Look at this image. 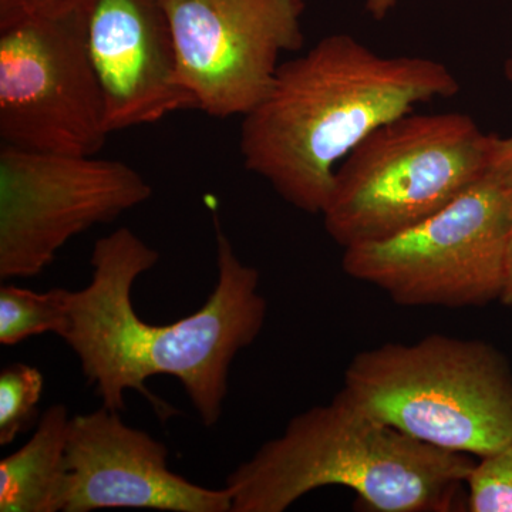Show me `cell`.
Instances as JSON below:
<instances>
[{
	"label": "cell",
	"instance_id": "1",
	"mask_svg": "<svg viewBox=\"0 0 512 512\" xmlns=\"http://www.w3.org/2000/svg\"><path fill=\"white\" fill-rule=\"evenodd\" d=\"M158 259L156 249L126 227L100 238L90 261L92 281L70 291L59 338L79 357L101 406L123 412L124 394L136 390L167 421L177 410L151 393L146 382L171 376L183 384L201 423L211 429L224 413L232 362L264 329L268 302L259 291L261 275L239 259L217 222L214 291L190 316L153 325L138 318L133 288Z\"/></svg>",
	"mask_w": 512,
	"mask_h": 512
},
{
	"label": "cell",
	"instance_id": "2",
	"mask_svg": "<svg viewBox=\"0 0 512 512\" xmlns=\"http://www.w3.org/2000/svg\"><path fill=\"white\" fill-rule=\"evenodd\" d=\"M458 92L446 64L382 56L348 33H335L281 63L265 99L242 117L239 150L245 168L282 200L320 215L336 165L357 144L416 104Z\"/></svg>",
	"mask_w": 512,
	"mask_h": 512
},
{
	"label": "cell",
	"instance_id": "3",
	"mask_svg": "<svg viewBox=\"0 0 512 512\" xmlns=\"http://www.w3.org/2000/svg\"><path fill=\"white\" fill-rule=\"evenodd\" d=\"M473 456L407 436L349 402L296 414L227 477L232 512H284L322 487L350 488L370 512H451L466 505Z\"/></svg>",
	"mask_w": 512,
	"mask_h": 512
},
{
	"label": "cell",
	"instance_id": "4",
	"mask_svg": "<svg viewBox=\"0 0 512 512\" xmlns=\"http://www.w3.org/2000/svg\"><path fill=\"white\" fill-rule=\"evenodd\" d=\"M340 393L382 423L454 453L480 458L512 439V367L485 340L436 333L362 350Z\"/></svg>",
	"mask_w": 512,
	"mask_h": 512
},
{
	"label": "cell",
	"instance_id": "5",
	"mask_svg": "<svg viewBox=\"0 0 512 512\" xmlns=\"http://www.w3.org/2000/svg\"><path fill=\"white\" fill-rule=\"evenodd\" d=\"M497 140L464 113L397 117L336 168L323 227L343 249L396 237L487 174Z\"/></svg>",
	"mask_w": 512,
	"mask_h": 512
},
{
	"label": "cell",
	"instance_id": "6",
	"mask_svg": "<svg viewBox=\"0 0 512 512\" xmlns=\"http://www.w3.org/2000/svg\"><path fill=\"white\" fill-rule=\"evenodd\" d=\"M511 227L512 177L491 168L426 221L396 237L343 249L342 269L397 305L501 302Z\"/></svg>",
	"mask_w": 512,
	"mask_h": 512
},
{
	"label": "cell",
	"instance_id": "7",
	"mask_svg": "<svg viewBox=\"0 0 512 512\" xmlns=\"http://www.w3.org/2000/svg\"><path fill=\"white\" fill-rule=\"evenodd\" d=\"M109 134L82 8L0 18V144L96 156Z\"/></svg>",
	"mask_w": 512,
	"mask_h": 512
},
{
	"label": "cell",
	"instance_id": "8",
	"mask_svg": "<svg viewBox=\"0 0 512 512\" xmlns=\"http://www.w3.org/2000/svg\"><path fill=\"white\" fill-rule=\"evenodd\" d=\"M123 161L0 144V278H33L70 239L150 200Z\"/></svg>",
	"mask_w": 512,
	"mask_h": 512
},
{
	"label": "cell",
	"instance_id": "9",
	"mask_svg": "<svg viewBox=\"0 0 512 512\" xmlns=\"http://www.w3.org/2000/svg\"><path fill=\"white\" fill-rule=\"evenodd\" d=\"M181 83L215 119L247 116L271 90L281 55L305 45L306 0H161Z\"/></svg>",
	"mask_w": 512,
	"mask_h": 512
},
{
	"label": "cell",
	"instance_id": "10",
	"mask_svg": "<svg viewBox=\"0 0 512 512\" xmlns=\"http://www.w3.org/2000/svg\"><path fill=\"white\" fill-rule=\"evenodd\" d=\"M63 512L138 508L164 512H232L227 487H202L168 467V448L101 406L70 419Z\"/></svg>",
	"mask_w": 512,
	"mask_h": 512
},
{
	"label": "cell",
	"instance_id": "11",
	"mask_svg": "<svg viewBox=\"0 0 512 512\" xmlns=\"http://www.w3.org/2000/svg\"><path fill=\"white\" fill-rule=\"evenodd\" d=\"M84 36L99 80L109 133L197 109L181 83L161 0H86Z\"/></svg>",
	"mask_w": 512,
	"mask_h": 512
},
{
	"label": "cell",
	"instance_id": "12",
	"mask_svg": "<svg viewBox=\"0 0 512 512\" xmlns=\"http://www.w3.org/2000/svg\"><path fill=\"white\" fill-rule=\"evenodd\" d=\"M70 419L64 404H53L28 443L2 458L0 512H63Z\"/></svg>",
	"mask_w": 512,
	"mask_h": 512
},
{
	"label": "cell",
	"instance_id": "13",
	"mask_svg": "<svg viewBox=\"0 0 512 512\" xmlns=\"http://www.w3.org/2000/svg\"><path fill=\"white\" fill-rule=\"evenodd\" d=\"M69 289L47 292L16 285L0 288V343L15 346L43 333L60 336L67 323Z\"/></svg>",
	"mask_w": 512,
	"mask_h": 512
},
{
	"label": "cell",
	"instance_id": "14",
	"mask_svg": "<svg viewBox=\"0 0 512 512\" xmlns=\"http://www.w3.org/2000/svg\"><path fill=\"white\" fill-rule=\"evenodd\" d=\"M45 377L37 367L13 363L0 373V446L13 443L36 416Z\"/></svg>",
	"mask_w": 512,
	"mask_h": 512
},
{
	"label": "cell",
	"instance_id": "15",
	"mask_svg": "<svg viewBox=\"0 0 512 512\" xmlns=\"http://www.w3.org/2000/svg\"><path fill=\"white\" fill-rule=\"evenodd\" d=\"M464 511L512 512V439L477 458L467 477Z\"/></svg>",
	"mask_w": 512,
	"mask_h": 512
},
{
	"label": "cell",
	"instance_id": "16",
	"mask_svg": "<svg viewBox=\"0 0 512 512\" xmlns=\"http://www.w3.org/2000/svg\"><path fill=\"white\" fill-rule=\"evenodd\" d=\"M86 0H0V18L16 15L62 16L82 8Z\"/></svg>",
	"mask_w": 512,
	"mask_h": 512
},
{
	"label": "cell",
	"instance_id": "17",
	"mask_svg": "<svg viewBox=\"0 0 512 512\" xmlns=\"http://www.w3.org/2000/svg\"><path fill=\"white\" fill-rule=\"evenodd\" d=\"M508 72L512 76V59ZM491 168L503 171V173L511 175L512 177V136L508 138L498 137L497 144H495L493 165Z\"/></svg>",
	"mask_w": 512,
	"mask_h": 512
},
{
	"label": "cell",
	"instance_id": "18",
	"mask_svg": "<svg viewBox=\"0 0 512 512\" xmlns=\"http://www.w3.org/2000/svg\"><path fill=\"white\" fill-rule=\"evenodd\" d=\"M366 10L373 19L383 20L399 0H365Z\"/></svg>",
	"mask_w": 512,
	"mask_h": 512
},
{
	"label": "cell",
	"instance_id": "19",
	"mask_svg": "<svg viewBox=\"0 0 512 512\" xmlns=\"http://www.w3.org/2000/svg\"><path fill=\"white\" fill-rule=\"evenodd\" d=\"M501 303L512 306V227L510 241H508L507 268H505V286Z\"/></svg>",
	"mask_w": 512,
	"mask_h": 512
}]
</instances>
